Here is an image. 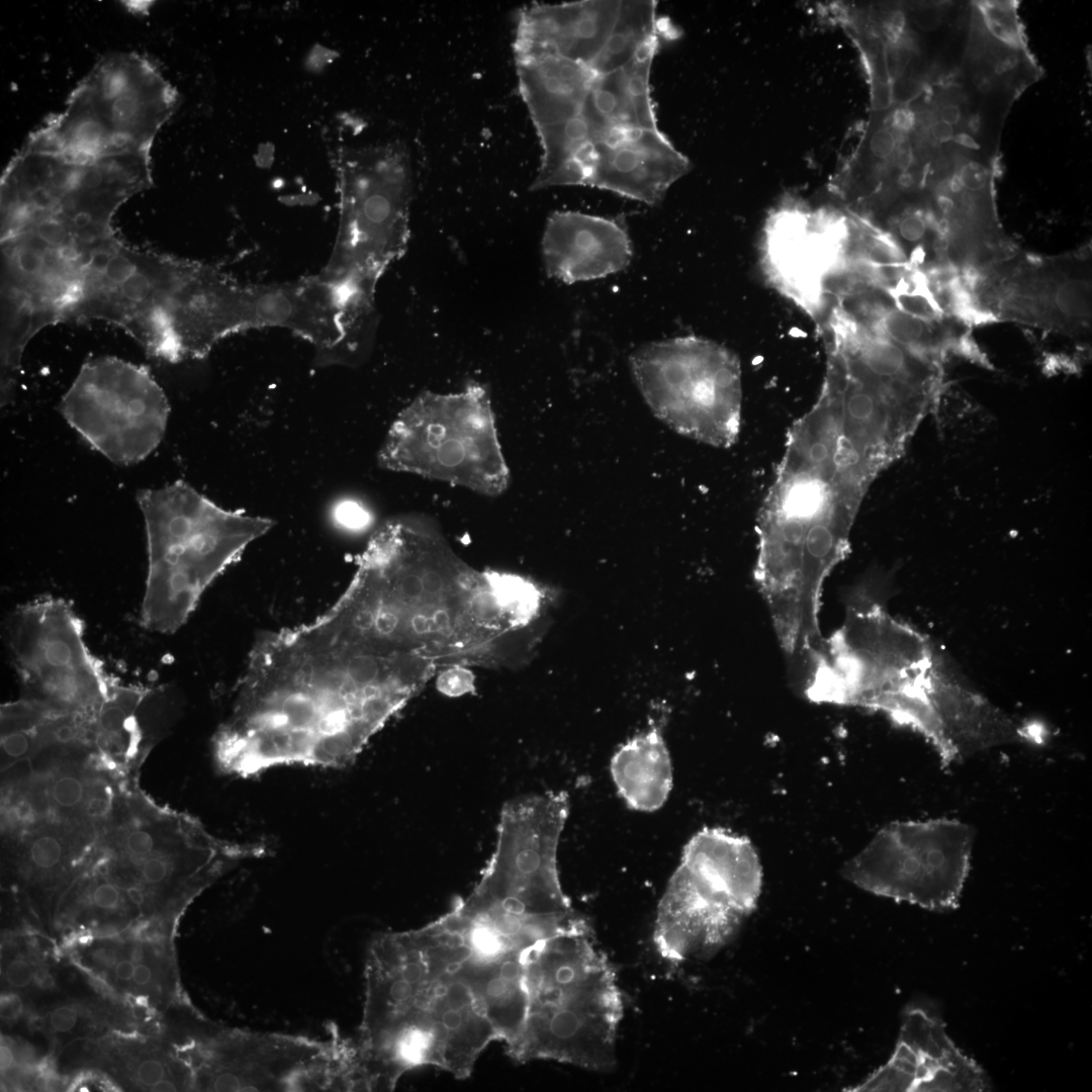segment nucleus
Returning <instances> with one entry per match:
<instances>
[{
	"label": "nucleus",
	"mask_w": 1092,
	"mask_h": 1092,
	"mask_svg": "<svg viewBox=\"0 0 1092 1092\" xmlns=\"http://www.w3.org/2000/svg\"><path fill=\"white\" fill-rule=\"evenodd\" d=\"M654 0L534 3L518 13V87L541 146L531 189L588 186L656 205L691 168L659 128Z\"/></svg>",
	"instance_id": "f257e3e1"
},
{
	"label": "nucleus",
	"mask_w": 1092,
	"mask_h": 1092,
	"mask_svg": "<svg viewBox=\"0 0 1092 1092\" xmlns=\"http://www.w3.org/2000/svg\"><path fill=\"white\" fill-rule=\"evenodd\" d=\"M543 584L479 571L427 516L386 520L345 590L320 617L344 637L437 669L511 667L541 639L551 606Z\"/></svg>",
	"instance_id": "f03ea898"
},
{
	"label": "nucleus",
	"mask_w": 1092,
	"mask_h": 1092,
	"mask_svg": "<svg viewBox=\"0 0 1092 1092\" xmlns=\"http://www.w3.org/2000/svg\"><path fill=\"white\" fill-rule=\"evenodd\" d=\"M437 671L349 640L320 616L263 632L215 735L216 759L246 778L284 764L347 766Z\"/></svg>",
	"instance_id": "7ed1b4c3"
},
{
	"label": "nucleus",
	"mask_w": 1092,
	"mask_h": 1092,
	"mask_svg": "<svg viewBox=\"0 0 1092 1092\" xmlns=\"http://www.w3.org/2000/svg\"><path fill=\"white\" fill-rule=\"evenodd\" d=\"M1032 84L1029 68L993 38L935 40L874 90L862 173L878 188L923 202L997 174L1005 121Z\"/></svg>",
	"instance_id": "20e7f679"
},
{
	"label": "nucleus",
	"mask_w": 1092,
	"mask_h": 1092,
	"mask_svg": "<svg viewBox=\"0 0 1092 1092\" xmlns=\"http://www.w3.org/2000/svg\"><path fill=\"white\" fill-rule=\"evenodd\" d=\"M494 1040L474 979L437 924L371 940L357 1041L391 1085L421 1066L465 1079Z\"/></svg>",
	"instance_id": "39448f33"
},
{
	"label": "nucleus",
	"mask_w": 1092,
	"mask_h": 1092,
	"mask_svg": "<svg viewBox=\"0 0 1092 1092\" xmlns=\"http://www.w3.org/2000/svg\"><path fill=\"white\" fill-rule=\"evenodd\" d=\"M967 687L944 671L931 641L856 590L825 655L802 689L811 702L880 712L923 736L940 762L951 758L950 730Z\"/></svg>",
	"instance_id": "423d86ee"
},
{
	"label": "nucleus",
	"mask_w": 1092,
	"mask_h": 1092,
	"mask_svg": "<svg viewBox=\"0 0 1092 1092\" xmlns=\"http://www.w3.org/2000/svg\"><path fill=\"white\" fill-rule=\"evenodd\" d=\"M525 984L524 1023L506 1045L512 1059L596 1072L614 1068L623 997L615 970L583 917L528 949Z\"/></svg>",
	"instance_id": "0eeeda50"
},
{
	"label": "nucleus",
	"mask_w": 1092,
	"mask_h": 1092,
	"mask_svg": "<svg viewBox=\"0 0 1092 1092\" xmlns=\"http://www.w3.org/2000/svg\"><path fill=\"white\" fill-rule=\"evenodd\" d=\"M884 469L839 407L820 395L792 427L757 528L797 548L845 547L863 496Z\"/></svg>",
	"instance_id": "6e6552de"
},
{
	"label": "nucleus",
	"mask_w": 1092,
	"mask_h": 1092,
	"mask_svg": "<svg viewBox=\"0 0 1092 1092\" xmlns=\"http://www.w3.org/2000/svg\"><path fill=\"white\" fill-rule=\"evenodd\" d=\"M148 574L141 622L153 632H176L209 585L265 535L273 521L225 510L183 480L142 489Z\"/></svg>",
	"instance_id": "1a4fd4ad"
},
{
	"label": "nucleus",
	"mask_w": 1092,
	"mask_h": 1092,
	"mask_svg": "<svg viewBox=\"0 0 1092 1092\" xmlns=\"http://www.w3.org/2000/svg\"><path fill=\"white\" fill-rule=\"evenodd\" d=\"M339 226L320 273L353 317L371 318L376 284L405 251L412 167L397 143L345 148L337 159Z\"/></svg>",
	"instance_id": "9d476101"
},
{
	"label": "nucleus",
	"mask_w": 1092,
	"mask_h": 1092,
	"mask_svg": "<svg viewBox=\"0 0 1092 1092\" xmlns=\"http://www.w3.org/2000/svg\"><path fill=\"white\" fill-rule=\"evenodd\" d=\"M762 867L752 843L722 827H704L684 846L658 902L653 941L665 960L708 958L754 911Z\"/></svg>",
	"instance_id": "9b49d317"
},
{
	"label": "nucleus",
	"mask_w": 1092,
	"mask_h": 1092,
	"mask_svg": "<svg viewBox=\"0 0 1092 1092\" xmlns=\"http://www.w3.org/2000/svg\"><path fill=\"white\" fill-rule=\"evenodd\" d=\"M378 465L497 496L510 471L489 394L477 383L455 393H420L393 421Z\"/></svg>",
	"instance_id": "f8f14e48"
},
{
	"label": "nucleus",
	"mask_w": 1092,
	"mask_h": 1092,
	"mask_svg": "<svg viewBox=\"0 0 1092 1092\" xmlns=\"http://www.w3.org/2000/svg\"><path fill=\"white\" fill-rule=\"evenodd\" d=\"M630 363L646 403L670 429L714 447L736 442L741 370L728 349L698 337H677L639 348Z\"/></svg>",
	"instance_id": "ddd939ff"
},
{
	"label": "nucleus",
	"mask_w": 1092,
	"mask_h": 1092,
	"mask_svg": "<svg viewBox=\"0 0 1092 1092\" xmlns=\"http://www.w3.org/2000/svg\"><path fill=\"white\" fill-rule=\"evenodd\" d=\"M974 828L956 819L892 822L843 868L858 888L931 911L956 909L970 871Z\"/></svg>",
	"instance_id": "4468645a"
},
{
	"label": "nucleus",
	"mask_w": 1092,
	"mask_h": 1092,
	"mask_svg": "<svg viewBox=\"0 0 1092 1092\" xmlns=\"http://www.w3.org/2000/svg\"><path fill=\"white\" fill-rule=\"evenodd\" d=\"M84 634L83 621L63 599L42 597L14 611L7 642L24 699L94 716L113 679L91 653Z\"/></svg>",
	"instance_id": "2eb2a0df"
},
{
	"label": "nucleus",
	"mask_w": 1092,
	"mask_h": 1092,
	"mask_svg": "<svg viewBox=\"0 0 1092 1092\" xmlns=\"http://www.w3.org/2000/svg\"><path fill=\"white\" fill-rule=\"evenodd\" d=\"M60 411L96 451L116 464L129 465L159 446L170 406L147 367L102 356L82 365Z\"/></svg>",
	"instance_id": "dca6fc26"
},
{
	"label": "nucleus",
	"mask_w": 1092,
	"mask_h": 1092,
	"mask_svg": "<svg viewBox=\"0 0 1092 1092\" xmlns=\"http://www.w3.org/2000/svg\"><path fill=\"white\" fill-rule=\"evenodd\" d=\"M969 285L977 313L1077 336L1091 328L1088 255H1010L974 270Z\"/></svg>",
	"instance_id": "f3484780"
},
{
	"label": "nucleus",
	"mask_w": 1092,
	"mask_h": 1092,
	"mask_svg": "<svg viewBox=\"0 0 1092 1092\" xmlns=\"http://www.w3.org/2000/svg\"><path fill=\"white\" fill-rule=\"evenodd\" d=\"M849 234L847 213L787 202L764 226L762 271L781 294L822 321L830 285L844 265Z\"/></svg>",
	"instance_id": "a211bd4d"
},
{
	"label": "nucleus",
	"mask_w": 1092,
	"mask_h": 1092,
	"mask_svg": "<svg viewBox=\"0 0 1092 1092\" xmlns=\"http://www.w3.org/2000/svg\"><path fill=\"white\" fill-rule=\"evenodd\" d=\"M890 1059L848 1091L990 1090L983 1069L961 1052L942 1020L925 1007L908 1006Z\"/></svg>",
	"instance_id": "6ab92c4d"
},
{
	"label": "nucleus",
	"mask_w": 1092,
	"mask_h": 1092,
	"mask_svg": "<svg viewBox=\"0 0 1092 1092\" xmlns=\"http://www.w3.org/2000/svg\"><path fill=\"white\" fill-rule=\"evenodd\" d=\"M542 256L548 276L567 284L624 270L632 245L622 220L578 211H555L547 219Z\"/></svg>",
	"instance_id": "aec40b11"
},
{
	"label": "nucleus",
	"mask_w": 1092,
	"mask_h": 1092,
	"mask_svg": "<svg viewBox=\"0 0 1092 1092\" xmlns=\"http://www.w3.org/2000/svg\"><path fill=\"white\" fill-rule=\"evenodd\" d=\"M664 712L621 744L610 761L619 796L632 810L654 812L667 801L673 786L671 756L664 737Z\"/></svg>",
	"instance_id": "412c9836"
},
{
	"label": "nucleus",
	"mask_w": 1092,
	"mask_h": 1092,
	"mask_svg": "<svg viewBox=\"0 0 1092 1092\" xmlns=\"http://www.w3.org/2000/svg\"><path fill=\"white\" fill-rule=\"evenodd\" d=\"M53 807L63 813L84 808L90 796L85 780L75 772H63L53 779L48 788Z\"/></svg>",
	"instance_id": "4be33fe9"
},
{
	"label": "nucleus",
	"mask_w": 1092,
	"mask_h": 1092,
	"mask_svg": "<svg viewBox=\"0 0 1092 1092\" xmlns=\"http://www.w3.org/2000/svg\"><path fill=\"white\" fill-rule=\"evenodd\" d=\"M64 845L61 836L53 831L38 833L28 843L29 858L39 869H52L62 859Z\"/></svg>",
	"instance_id": "5701e85b"
},
{
	"label": "nucleus",
	"mask_w": 1092,
	"mask_h": 1092,
	"mask_svg": "<svg viewBox=\"0 0 1092 1092\" xmlns=\"http://www.w3.org/2000/svg\"><path fill=\"white\" fill-rule=\"evenodd\" d=\"M5 977L7 982L16 988L27 986L32 978L31 967L23 960H14L6 968Z\"/></svg>",
	"instance_id": "b1692460"
},
{
	"label": "nucleus",
	"mask_w": 1092,
	"mask_h": 1092,
	"mask_svg": "<svg viewBox=\"0 0 1092 1092\" xmlns=\"http://www.w3.org/2000/svg\"><path fill=\"white\" fill-rule=\"evenodd\" d=\"M337 518L348 526H360L367 518V513L354 500H344L336 509Z\"/></svg>",
	"instance_id": "393cba45"
},
{
	"label": "nucleus",
	"mask_w": 1092,
	"mask_h": 1092,
	"mask_svg": "<svg viewBox=\"0 0 1092 1092\" xmlns=\"http://www.w3.org/2000/svg\"><path fill=\"white\" fill-rule=\"evenodd\" d=\"M92 899L101 909H114L119 903L120 893L112 884L103 883L94 889Z\"/></svg>",
	"instance_id": "a878e982"
},
{
	"label": "nucleus",
	"mask_w": 1092,
	"mask_h": 1092,
	"mask_svg": "<svg viewBox=\"0 0 1092 1092\" xmlns=\"http://www.w3.org/2000/svg\"><path fill=\"white\" fill-rule=\"evenodd\" d=\"M165 1069L163 1064L157 1060L144 1061L138 1069V1076L140 1081L146 1086H152L164 1078Z\"/></svg>",
	"instance_id": "bb28decb"
},
{
	"label": "nucleus",
	"mask_w": 1092,
	"mask_h": 1092,
	"mask_svg": "<svg viewBox=\"0 0 1092 1092\" xmlns=\"http://www.w3.org/2000/svg\"><path fill=\"white\" fill-rule=\"evenodd\" d=\"M76 1022L77 1013L68 1006L59 1007L51 1014L52 1026L59 1032L70 1031L76 1025Z\"/></svg>",
	"instance_id": "cd10ccee"
},
{
	"label": "nucleus",
	"mask_w": 1092,
	"mask_h": 1092,
	"mask_svg": "<svg viewBox=\"0 0 1092 1092\" xmlns=\"http://www.w3.org/2000/svg\"><path fill=\"white\" fill-rule=\"evenodd\" d=\"M452 669H453V672L445 673V674L443 673L442 677L440 678L441 681H442L443 691L445 693H447V694H450V695L463 694L464 692H466L468 690V687H469V680L468 679L469 678L462 679L463 677H462V673L460 671L463 668H452Z\"/></svg>",
	"instance_id": "c85d7f7f"
},
{
	"label": "nucleus",
	"mask_w": 1092,
	"mask_h": 1092,
	"mask_svg": "<svg viewBox=\"0 0 1092 1092\" xmlns=\"http://www.w3.org/2000/svg\"><path fill=\"white\" fill-rule=\"evenodd\" d=\"M109 808V796L101 791L90 795L84 807L85 813L94 819L104 816Z\"/></svg>",
	"instance_id": "c756f323"
},
{
	"label": "nucleus",
	"mask_w": 1092,
	"mask_h": 1092,
	"mask_svg": "<svg viewBox=\"0 0 1092 1092\" xmlns=\"http://www.w3.org/2000/svg\"><path fill=\"white\" fill-rule=\"evenodd\" d=\"M21 1010L22 1003L17 995L5 994L1 996L0 1013L2 1019L12 1021L20 1015Z\"/></svg>",
	"instance_id": "7c9ffc66"
},
{
	"label": "nucleus",
	"mask_w": 1092,
	"mask_h": 1092,
	"mask_svg": "<svg viewBox=\"0 0 1092 1092\" xmlns=\"http://www.w3.org/2000/svg\"><path fill=\"white\" fill-rule=\"evenodd\" d=\"M114 952L108 948H98L93 952V961L96 965L109 968L114 963Z\"/></svg>",
	"instance_id": "2f4dec72"
},
{
	"label": "nucleus",
	"mask_w": 1092,
	"mask_h": 1092,
	"mask_svg": "<svg viewBox=\"0 0 1092 1092\" xmlns=\"http://www.w3.org/2000/svg\"><path fill=\"white\" fill-rule=\"evenodd\" d=\"M134 967L130 961H121L115 966V975L122 981L132 979Z\"/></svg>",
	"instance_id": "473e14b6"
},
{
	"label": "nucleus",
	"mask_w": 1092,
	"mask_h": 1092,
	"mask_svg": "<svg viewBox=\"0 0 1092 1092\" xmlns=\"http://www.w3.org/2000/svg\"><path fill=\"white\" fill-rule=\"evenodd\" d=\"M152 977L151 970L146 965L140 964L134 967L132 980L138 985L147 984Z\"/></svg>",
	"instance_id": "72a5a7b5"
},
{
	"label": "nucleus",
	"mask_w": 1092,
	"mask_h": 1092,
	"mask_svg": "<svg viewBox=\"0 0 1092 1092\" xmlns=\"http://www.w3.org/2000/svg\"><path fill=\"white\" fill-rule=\"evenodd\" d=\"M13 1062L14 1057L11 1050L7 1046L2 1045L0 1053L1 1070L3 1071L9 1069L13 1065Z\"/></svg>",
	"instance_id": "f704fd0d"
},
{
	"label": "nucleus",
	"mask_w": 1092,
	"mask_h": 1092,
	"mask_svg": "<svg viewBox=\"0 0 1092 1092\" xmlns=\"http://www.w3.org/2000/svg\"><path fill=\"white\" fill-rule=\"evenodd\" d=\"M34 979L41 989H50L54 985V978L44 972H38Z\"/></svg>",
	"instance_id": "c9c22d12"
},
{
	"label": "nucleus",
	"mask_w": 1092,
	"mask_h": 1092,
	"mask_svg": "<svg viewBox=\"0 0 1092 1092\" xmlns=\"http://www.w3.org/2000/svg\"><path fill=\"white\" fill-rule=\"evenodd\" d=\"M126 894L133 904L142 906V904L144 903V894L138 887H128L126 889Z\"/></svg>",
	"instance_id": "e433bc0d"
},
{
	"label": "nucleus",
	"mask_w": 1092,
	"mask_h": 1092,
	"mask_svg": "<svg viewBox=\"0 0 1092 1092\" xmlns=\"http://www.w3.org/2000/svg\"><path fill=\"white\" fill-rule=\"evenodd\" d=\"M151 1088H152L153 1091H156V1092L176 1091V1086L174 1085V1083H172L171 1081H168V1080H163V1079L160 1080L159 1082L155 1083L154 1085H152Z\"/></svg>",
	"instance_id": "4c0bfd02"
},
{
	"label": "nucleus",
	"mask_w": 1092,
	"mask_h": 1092,
	"mask_svg": "<svg viewBox=\"0 0 1092 1092\" xmlns=\"http://www.w3.org/2000/svg\"><path fill=\"white\" fill-rule=\"evenodd\" d=\"M143 960V949L141 947H134L131 951V961L139 963Z\"/></svg>",
	"instance_id": "58836bf2"
},
{
	"label": "nucleus",
	"mask_w": 1092,
	"mask_h": 1092,
	"mask_svg": "<svg viewBox=\"0 0 1092 1092\" xmlns=\"http://www.w3.org/2000/svg\"><path fill=\"white\" fill-rule=\"evenodd\" d=\"M47 1081H48V1080H47V1079H46L44 1077L40 1076V1077H38V1078L36 1079V1082H35V1084H36V1086H37L38 1088H40V1089H44V1088H47Z\"/></svg>",
	"instance_id": "ea45409f"
}]
</instances>
